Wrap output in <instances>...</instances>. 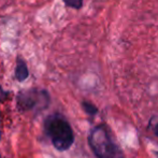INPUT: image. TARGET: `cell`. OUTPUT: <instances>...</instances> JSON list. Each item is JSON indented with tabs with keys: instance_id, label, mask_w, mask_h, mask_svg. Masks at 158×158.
<instances>
[{
	"instance_id": "52a82bcc",
	"label": "cell",
	"mask_w": 158,
	"mask_h": 158,
	"mask_svg": "<svg viewBox=\"0 0 158 158\" xmlns=\"http://www.w3.org/2000/svg\"><path fill=\"white\" fill-rule=\"evenodd\" d=\"M8 97H9V92H6V90L1 87V85H0V102L6 101V100L8 99Z\"/></svg>"
},
{
	"instance_id": "277c9868",
	"label": "cell",
	"mask_w": 158,
	"mask_h": 158,
	"mask_svg": "<svg viewBox=\"0 0 158 158\" xmlns=\"http://www.w3.org/2000/svg\"><path fill=\"white\" fill-rule=\"evenodd\" d=\"M14 77L19 82H24L28 77H29V71H28L27 64H26L24 59L19 58V57L17 58V61H16Z\"/></svg>"
},
{
	"instance_id": "5b68a950",
	"label": "cell",
	"mask_w": 158,
	"mask_h": 158,
	"mask_svg": "<svg viewBox=\"0 0 158 158\" xmlns=\"http://www.w3.org/2000/svg\"><path fill=\"white\" fill-rule=\"evenodd\" d=\"M82 108H83L84 112H85L87 115H89V116H95V115L98 113V108L89 101L82 102Z\"/></svg>"
},
{
	"instance_id": "7a4b0ae2",
	"label": "cell",
	"mask_w": 158,
	"mask_h": 158,
	"mask_svg": "<svg viewBox=\"0 0 158 158\" xmlns=\"http://www.w3.org/2000/svg\"><path fill=\"white\" fill-rule=\"evenodd\" d=\"M88 145L97 158H126L123 148L113 140L106 125H98L89 131Z\"/></svg>"
},
{
	"instance_id": "6da1fadb",
	"label": "cell",
	"mask_w": 158,
	"mask_h": 158,
	"mask_svg": "<svg viewBox=\"0 0 158 158\" xmlns=\"http://www.w3.org/2000/svg\"><path fill=\"white\" fill-rule=\"evenodd\" d=\"M44 131L52 145L59 152L68 151L74 143V132L68 119L60 113H53L45 118Z\"/></svg>"
},
{
	"instance_id": "9c48e42d",
	"label": "cell",
	"mask_w": 158,
	"mask_h": 158,
	"mask_svg": "<svg viewBox=\"0 0 158 158\" xmlns=\"http://www.w3.org/2000/svg\"><path fill=\"white\" fill-rule=\"evenodd\" d=\"M0 138H1V119H0Z\"/></svg>"
},
{
	"instance_id": "8992f818",
	"label": "cell",
	"mask_w": 158,
	"mask_h": 158,
	"mask_svg": "<svg viewBox=\"0 0 158 158\" xmlns=\"http://www.w3.org/2000/svg\"><path fill=\"white\" fill-rule=\"evenodd\" d=\"M63 1L67 6L77 10H80L83 6V0H63Z\"/></svg>"
},
{
	"instance_id": "3957f363",
	"label": "cell",
	"mask_w": 158,
	"mask_h": 158,
	"mask_svg": "<svg viewBox=\"0 0 158 158\" xmlns=\"http://www.w3.org/2000/svg\"><path fill=\"white\" fill-rule=\"evenodd\" d=\"M51 103V96L46 89L29 88L21 90L16 96V108L19 112L40 113Z\"/></svg>"
},
{
	"instance_id": "ba28073f",
	"label": "cell",
	"mask_w": 158,
	"mask_h": 158,
	"mask_svg": "<svg viewBox=\"0 0 158 158\" xmlns=\"http://www.w3.org/2000/svg\"><path fill=\"white\" fill-rule=\"evenodd\" d=\"M152 130H153V132H154V135H156V137H158V122L152 127Z\"/></svg>"
}]
</instances>
